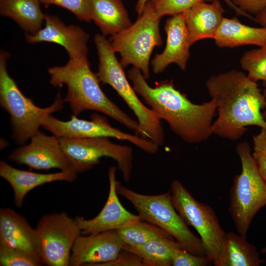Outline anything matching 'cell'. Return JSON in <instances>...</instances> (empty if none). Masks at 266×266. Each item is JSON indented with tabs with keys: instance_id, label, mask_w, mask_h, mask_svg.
I'll return each instance as SVG.
<instances>
[{
	"instance_id": "1",
	"label": "cell",
	"mask_w": 266,
	"mask_h": 266,
	"mask_svg": "<svg viewBox=\"0 0 266 266\" xmlns=\"http://www.w3.org/2000/svg\"><path fill=\"white\" fill-rule=\"evenodd\" d=\"M133 87L160 120H165L184 141L196 144L213 134V120L217 113L214 100L195 104L175 88L171 81H161L155 87L147 83L141 71L133 67L128 72Z\"/></svg>"
},
{
	"instance_id": "2",
	"label": "cell",
	"mask_w": 266,
	"mask_h": 266,
	"mask_svg": "<svg viewBox=\"0 0 266 266\" xmlns=\"http://www.w3.org/2000/svg\"><path fill=\"white\" fill-rule=\"evenodd\" d=\"M205 86L217 107L213 134L234 141L244 135L248 126L266 129L261 112L266 108L265 98L257 82L243 72L233 69L212 75Z\"/></svg>"
},
{
	"instance_id": "3",
	"label": "cell",
	"mask_w": 266,
	"mask_h": 266,
	"mask_svg": "<svg viewBox=\"0 0 266 266\" xmlns=\"http://www.w3.org/2000/svg\"><path fill=\"white\" fill-rule=\"evenodd\" d=\"M48 72L52 86H66L64 100L69 104L72 115L77 117L86 110L100 112L145 138L138 122L122 110L102 91L97 73L91 69L87 57L69 59L65 65L51 67Z\"/></svg>"
},
{
	"instance_id": "4",
	"label": "cell",
	"mask_w": 266,
	"mask_h": 266,
	"mask_svg": "<svg viewBox=\"0 0 266 266\" xmlns=\"http://www.w3.org/2000/svg\"><path fill=\"white\" fill-rule=\"evenodd\" d=\"M9 54L0 53V104L10 115L12 136L16 142L23 145L39 132L45 118L62 109L64 99L58 94L49 106L41 108L25 96L7 69Z\"/></svg>"
},
{
	"instance_id": "5",
	"label": "cell",
	"mask_w": 266,
	"mask_h": 266,
	"mask_svg": "<svg viewBox=\"0 0 266 266\" xmlns=\"http://www.w3.org/2000/svg\"><path fill=\"white\" fill-rule=\"evenodd\" d=\"M94 41L99 59L97 74L100 82L111 86L133 111L145 138L159 146L163 145L165 136L161 120L138 98L109 41L100 34L95 36Z\"/></svg>"
},
{
	"instance_id": "6",
	"label": "cell",
	"mask_w": 266,
	"mask_h": 266,
	"mask_svg": "<svg viewBox=\"0 0 266 266\" xmlns=\"http://www.w3.org/2000/svg\"><path fill=\"white\" fill-rule=\"evenodd\" d=\"M118 195L130 201L140 218L161 228L172 236L186 251L206 256L200 238L196 236L175 209L170 191L158 195L136 193L116 181Z\"/></svg>"
},
{
	"instance_id": "7",
	"label": "cell",
	"mask_w": 266,
	"mask_h": 266,
	"mask_svg": "<svg viewBox=\"0 0 266 266\" xmlns=\"http://www.w3.org/2000/svg\"><path fill=\"white\" fill-rule=\"evenodd\" d=\"M236 151L242 168L231 188L229 211L238 233L246 237L253 218L266 206V181L259 172L249 144L238 143Z\"/></svg>"
},
{
	"instance_id": "8",
	"label": "cell",
	"mask_w": 266,
	"mask_h": 266,
	"mask_svg": "<svg viewBox=\"0 0 266 266\" xmlns=\"http://www.w3.org/2000/svg\"><path fill=\"white\" fill-rule=\"evenodd\" d=\"M161 18L149 0L136 21L125 30L111 36L109 40L114 52L120 54L123 67L133 65L146 80L150 76L151 53L155 47L163 43L159 29Z\"/></svg>"
},
{
	"instance_id": "9",
	"label": "cell",
	"mask_w": 266,
	"mask_h": 266,
	"mask_svg": "<svg viewBox=\"0 0 266 266\" xmlns=\"http://www.w3.org/2000/svg\"><path fill=\"white\" fill-rule=\"evenodd\" d=\"M170 191L175 209L199 234L206 256L215 266H221L226 233L213 209L196 200L178 180L172 181Z\"/></svg>"
},
{
	"instance_id": "10",
	"label": "cell",
	"mask_w": 266,
	"mask_h": 266,
	"mask_svg": "<svg viewBox=\"0 0 266 266\" xmlns=\"http://www.w3.org/2000/svg\"><path fill=\"white\" fill-rule=\"evenodd\" d=\"M59 139L70 169L76 173L90 169L100 163L101 158L108 157L117 163L124 180L130 181L133 158L131 147L113 143L108 137Z\"/></svg>"
},
{
	"instance_id": "11",
	"label": "cell",
	"mask_w": 266,
	"mask_h": 266,
	"mask_svg": "<svg viewBox=\"0 0 266 266\" xmlns=\"http://www.w3.org/2000/svg\"><path fill=\"white\" fill-rule=\"evenodd\" d=\"M39 255L48 266H68L73 246L81 232L75 219L66 212L42 216L35 228Z\"/></svg>"
},
{
	"instance_id": "12",
	"label": "cell",
	"mask_w": 266,
	"mask_h": 266,
	"mask_svg": "<svg viewBox=\"0 0 266 266\" xmlns=\"http://www.w3.org/2000/svg\"><path fill=\"white\" fill-rule=\"evenodd\" d=\"M42 127L58 138H115L127 140L151 154H156L159 149V146L148 139L124 133L112 127L105 117L98 113L93 114L91 120L80 119L72 115L69 120L65 121L49 114L44 119Z\"/></svg>"
},
{
	"instance_id": "13",
	"label": "cell",
	"mask_w": 266,
	"mask_h": 266,
	"mask_svg": "<svg viewBox=\"0 0 266 266\" xmlns=\"http://www.w3.org/2000/svg\"><path fill=\"white\" fill-rule=\"evenodd\" d=\"M30 140L29 144L13 150L8 159L37 170L71 169L58 137L53 134L46 135L39 131Z\"/></svg>"
},
{
	"instance_id": "14",
	"label": "cell",
	"mask_w": 266,
	"mask_h": 266,
	"mask_svg": "<svg viewBox=\"0 0 266 266\" xmlns=\"http://www.w3.org/2000/svg\"><path fill=\"white\" fill-rule=\"evenodd\" d=\"M126 245L116 230L80 234L72 248L69 266H96L112 261Z\"/></svg>"
},
{
	"instance_id": "15",
	"label": "cell",
	"mask_w": 266,
	"mask_h": 266,
	"mask_svg": "<svg viewBox=\"0 0 266 266\" xmlns=\"http://www.w3.org/2000/svg\"><path fill=\"white\" fill-rule=\"evenodd\" d=\"M45 26L34 34H26L30 43L48 42L58 44L67 51L69 59L87 57L89 34L81 27L66 25L58 16L44 14Z\"/></svg>"
},
{
	"instance_id": "16",
	"label": "cell",
	"mask_w": 266,
	"mask_h": 266,
	"mask_svg": "<svg viewBox=\"0 0 266 266\" xmlns=\"http://www.w3.org/2000/svg\"><path fill=\"white\" fill-rule=\"evenodd\" d=\"M116 168L114 166H111L108 169V196L99 214L91 219H85L81 217L75 218L81 234L88 235L117 230L141 220L138 215H134L126 210L120 202L116 189Z\"/></svg>"
},
{
	"instance_id": "17",
	"label": "cell",
	"mask_w": 266,
	"mask_h": 266,
	"mask_svg": "<svg viewBox=\"0 0 266 266\" xmlns=\"http://www.w3.org/2000/svg\"><path fill=\"white\" fill-rule=\"evenodd\" d=\"M165 31L166 42L163 52L156 54L151 62L153 72L162 73L170 64H177L183 70L186 68L191 46L183 13H178L166 20Z\"/></svg>"
},
{
	"instance_id": "18",
	"label": "cell",
	"mask_w": 266,
	"mask_h": 266,
	"mask_svg": "<svg viewBox=\"0 0 266 266\" xmlns=\"http://www.w3.org/2000/svg\"><path fill=\"white\" fill-rule=\"evenodd\" d=\"M77 174L71 169L51 173H36L16 168L3 160L0 162V176L11 186L14 202L18 207L22 206L28 193L35 188L54 181L73 182Z\"/></svg>"
},
{
	"instance_id": "19",
	"label": "cell",
	"mask_w": 266,
	"mask_h": 266,
	"mask_svg": "<svg viewBox=\"0 0 266 266\" xmlns=\"http://www.w3.org/2000/svg\"><path fill=\"white\" fill-rule=\"evenodd\" d=\"M0 244L23 250L40 258L35 228L11 208L0 210Z\"/></svg>"
},
{
	"instance_id": "20",
	"label": "cell",
	"mask_w": 266,
	"mask_h": 266,
	"mask_svg": "<svg viewBox=\"0 0 266 266\" xmlns=\"http://www.w3.org/2000/svg\"><path fill=\"white\" fill-rule=\"evenodd\" d=\"M224 12L219 0L201 1L184 12L191 45L203 39H214Z\"/></svg>"
},
{
	"instance_id": "21",
	"label": "cell",
	"mask_w": 266,
	"mask_h": 266,
	"mask_svg": "<svg viewBox=\"0 0 266 266\" xmlns=\"http://www.w3.org/2000/svg\"><path fill=\"white\" fill-rule=\"evenodd\" d=\"M220 48L246 45L266 46V27L256 28L242 24L237 17H223L214 38Z\"/></svg>"
},
{
	"instance_id": "22",
	"label": "cell",
	"mask_w": 266,
	"mask_h": 266,
	"mask_svg": "<svg viewBox=\"0 0 266 266\" xmlns=\"http://www.w3.org/2000/svg\"><path fill=\"white\" fill-rule=\"evenodd\" d=\"M91 18L103 36H111L132 23L121 0H92Z\"/></svg>"
},
{
	"instance_id": "23",
	"label": "cell",
	"mask_w": 266,
	"mask_h": 266,
	"mask_svg": "<svg viewBox=\"0 0 266 266\" xmlns=\"http://www.w3.org/2000/svg\"><path fill=\"white\" fill-rule=\"evenodd\" d=\"M40 3L39 0H0V13L13 20L27 33L34 34L44 21Z\"/></svg>"
},
{
	"instance_id": "24",
	"label": "cell",
	"mask_w": 266,
	"mask_h": 266,
	"mask_svg": "<svg viewBox=\"0 0 266 266\" xmlns=\"http://www.w3.org/2000/svg\"><path fill=\"white\" fill-rule=\"evenodd\" d=\"M246 237L233 232L226 233L221 266H259L264 262L256 247Z\"/></svg>"
},
{
	"instance_id": "25",
	"label": "cell",
	"mask_w": 266,
	"mask_h": 266,
	"mask_svg": "<svg viewBox=\"0 0 266 266\" xmlns=\"http://www.w3.org/2000/svg\"><path fill=\"white\" fill-rule=\"evenodd\" d=\"M182 247L173 237H160L137 246L126 245L124 249L140 257L145 266H172L173 251Z\"/></svg>"
},
{
	"instance_id": "26",
	"label": "cell",
	"mask_w": 266,
	"mask_h": 266,
	"mask_svg": "<svg viewBox=\"0 0 266 266\" xmlns=\"http://www.w3.org/2000/svg\"><path fill=\"white\" fill-rule=\"evenodd\" d=\"M116 231L126 244L131 246L142 245L158 238L173 237L159 227L142 219Z\"/></svg>"
},
{
	"instance_id": "27",
	"label": "cell",
	"mask_w": 266,
	"mask_h": 266,
	"mask_svg": "<svg viewBox=\"0 0 266 266\" xmlns=\"http://www.w3.org/2000/svg\"><path fill=\"white\" fill-rule=\"evenodd\" d=\"M240 63L251 80L255 82L260 80L266 82V46L246 51Z\"/></svg>"
},
{
	"instance_id": "28",
	"label": "cell",
	"mask_w": 266,
	"mask_h": 266,
	"mask_svg": "<svg viewBox=\"0 0 266 266\" xmlns=\"http://www.w3.org/2000/svg\"><path fill=\"white\" fill-rule=\"evenodd\" d=\"M40 258L23 250L0 244V266H39Z\"/></svg>"
},
{
	"instance_id": "29",
	"label": "cell",
	"mask_w": 266,
	"mask_h": 266,
	"mask_svg": "<svg viewBox=\"0 0 266 266\" xmlns=\"http://www.w3.org/2000/svg\"><path fill=\"white\" fill-rule=\"evenodd\" d=\"M154 10L160 18L166 15L184 13L205 0H150Z\"/></svg>"
},
{
	"instance_id": "30",
	"label": "cell",
	"mask_w": 266,
	"mask_h": 266,
	"mask_svg": "<svg viewBox=\"0 0 266 266\" xmlns=\"http://www.w3.org/2000/svg\"><path fill=\"white\" fill-rule=\"evenodd\" d=\"M45 4H54L64 7L74 14L79 20L90 22L92 0H39Z\"/></svg>"
},
{
	"instance_id": "31",
	"label": "cell",
	"mask_w": 266,
	"mask_h": 266,
	"mask_svg": "<svg viewBox=\"0 0 266 266\" xmlns=\"http://www.w3.org/2000/svg\"><path fill=\"white\" fill-rule=\"evenodd\" d=\"M206 256H198L182 248L175 249L172 255V266H206L212 263Z\"/></svg>"
},
{
	"instance_id": "32",
	"label": "cell",
	"mask_w": 266,
	"mask_h": 266,
	"mask_svg": "<svg viewBox=\"0 0 266 266\" xmlns=\"http://www.w3.org/2000/svg\"><path fill=\"white\" fill-rule=\"evenodd\" d=\"M96 266H145V264L140 257L123 249L113 261Z\"/></svg>"
},
{
	"instance_id": "33",
	"label": "cell",
	"mask_w": 266,
	"mask_h": 266,
	"mask_svg": "<svg viewBox=\"0 0 266 266\" xmlns=\"http://www.w3.org/2000/svg\"><path fill=\"white\" fill-rule=\"evenodd\" d=\"M242 10L250 14H257L266 8V0H232Z\"/></svg>"
},
{
	"instance_id": "34",
	"label": "cell",
	"mask_w": 266,
	"mask_h": 266,
	"mask_svg": "<svg viewBox=\"0 0 266 266\" xmlns=\"http://www.w3.org/2000/svg\"><path fill=\"white\" fill-rule=\"evenodd\" d=\"M254 151L266 155V129L261 128L260 132L253 137Z\"/></svg>"
},
{
	"instance_id": "35",
	"label": "cell",
	"mask_w": 266,
	"mask_h": 266,
	"mask_svg": "<svg viewBox=\"0 0 266 266\" xmlns=\"http://www.w3.org/2000/svg\"><path fill=\"white\" fill-rule=\"evenodd\" d=\"M252 156L257 165L261 175L266 181V155L254 151Z\"/></svg>"
},
{
	"instance_id": "36",
	"label": "cell",
	"mask_w": 266,
	"mask_h": 266,
	"mask_svg": "<svg viewBox=\"0 0 266 266\" xmlns=\"http://www.w3.org/2000/svg\"><path fill=\"white\" fill-rule=\"evenodd\" d=\"M209 1L212 0H205V1ZM226 4L233 10H234L236 13L238 15H242L245 16L248 18L251 19L255 21V18H253L248 13L242 10L237 6H236L232 0H223Z\"/></svg>"
},
{
	"instance_id": "37",
	"label": "cell",
	"mask_w": 266,
	"mask_h": 266,
	"mask_svg": "<svg viewBox=\"0 0 266 266\" xmlns=\"http://www.w3.org/2000/svg\"><path fill=\"white\" fill-rule=\"evenodd\" d=\"M255 21L266 27V8L256 14Z\"/></svg>"
},
{
	"instance_id": "38",
	"label": "cell",
	"mask_w": 266,
	"mask_h": 266,
	"mask_svg": "<svg viewBox=\"0 0 266 266\" xmlns=\"http://www.w3.org/2000/svg\"><path fill=\"white\" fill-rule=\"evenodd\" d=\"M149 0H137L135 7V10L138 15L141 13L145 5Z\"/></svg>"
},
{
	"instance_id": "39",
	"label": "cell",
	"mask_w": 266,
	"mask_h": 266,
	"mask_svg": "<svg viewBox=\"0 0 266 266\" xmlns=\"http://www.w3.org/2000/svg\"><path fill=\"white\" fill-rule=\"evenodd\" d=\"M263 94L264 95V96L265 98V100H266V89H265L263 92ZM263 115L264 116V118L266 120V109L263 112Z\"/></svg>"
},
{
	"instance_id": "40",
	"label": "cell",
	"mask_w": 266,
	"mask_h": 266,
	"mask_svg": "<svg viewBox=\"0 0 266 266\" xmlns=\"http://www.w3.org/2000/svg\"><path fill=\"white\" fill-rule=\"evenodd\" d=\"M262 85L265 88V89H266V82H263Z\"/></svg>"
}]
</instances>
